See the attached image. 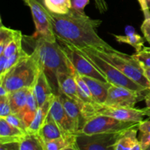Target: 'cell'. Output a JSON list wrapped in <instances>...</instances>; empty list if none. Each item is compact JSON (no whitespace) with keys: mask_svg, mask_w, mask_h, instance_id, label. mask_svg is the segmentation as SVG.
Segmentation results:
<instances>
[{"mask_svg":"<svg viewBox=\"0 0 150 150\" xmlns=\"http://www.w3.org/2000/svg\"><path fill=\"white\" fill-rule=\"evenodd\" d=\"M46 10L59 40L78 48L89 47L103 51H116L98 35V29L102 23L101 20L92 19L72 8L66 14L54 13L47 8Z\"/></svg>","mask_w":150,"mask_h":150,"instance_id":"6da1fadb","label":"cell"},{"mask_svg":"<svg viewBox=\"0 0 150 150\" xmlns=\"http://www.w3.org/2000/svg\"><path fill=\"white\" fill-rule=\"evenodd\" d=\"M23 41L29 45L36 54L41 67L43 69L54 89V93H59L57 76L59 72L73 74L75 69L64 49L58 41L48 42L40 36H25Z\"/></svg>","mask_w":150,"mask_h":150,"instance_id":"7a4b0ae2","label":"cell"},{"mask_svg":"<svg viewBox=\"0 0 150 150\" xmlns=\"http://www.w3.org/2000/svg\"><path fill=\"white\" fill-rule=\"evenodd\" d=\"M40 68L38 57L32 51L22 58L0 80V84H2L10 92L22 88H32Z\"/></svg>","mask_w":150,"mask_h":150,"instance_id":"3957f363","label":"cell"},{"mask_svg":"<svg viewBox=\"0 0 150 150\" xmlns=\"http://www.w3.org/2000/svg\"><path fill=\"white\" fill-rule=\"evenodd\" d=\"M74 47L79 52H80L82 55L87 58L105 76L107 81L111 84L127 88V89H131V90L136 91V92L145 94L148 98L146 103H147L148 107H150V91L147 90L143 86H140L137 83L133 81V80L129 79L125 75L123 74L120 70H119L117 67L105 61L104 59L101 58L94 51L92 48Z\"/></svg>","mask_w":150,"mask_h":150,"instance_id":"277c9868","label":"cell"},{"mask_svg":"<svg viewBox=\"0 0 150 150\" xmlns=\"http://www.w3.org/2000/svg\"><path fill=\"white\" fill-rule=\"evenodd\" d=\"M92 49L98 56L117 67L127 77L150 91V83L145 76L143 65L133 55H127L117 50L103 51L95 48Z\"/></svg>","mask_w":150,"mask_h":150,"instance_id":"5b68a950","label":"cell"},{"mask_svg":"<svg viewBox=\"0 0 150 150\" xmlns=\"http://www.w3.org/2000/svg\"><path fill=\"white\" fill-rule=\"evenodd\" d=\"M139 122H125L109 116L98 114L89 119L78 133L91 135L95 133H122L137 126Z\"/></svg>","mask_w":150,"mask_h":150,"instance_id":"8992f818","label":"cell"},{"mask_svg":"<svg viewBox=\"0 0 150 150\" xmlns=\"http://www.w3.org/2000/svg\"><path fill=\"white\" fill-rule=\"evenodd\" d=\"M30 8L35 26L36 36H40L48 42H54L57 38L54 32L51 20L42 0H22Z\"/></svg>","mask_w":150,"mask_h":150,"instance_id":"52a82bcc","label":"cell"},{"mask_svg":"<svg viewBox=\"0 0 150 150\" xmlns=\"http://www.w3.org/2000/svg\"><path fill=\"white\" fill-rule=\"evenodd\" d=\"M70 59L73 68L80 75L95 78L103 81H108L105 76L71 44L57 40Z\"/></svg>","mask_w":150,"mask_h":150,"instance_id":"ba28073f","label":"cell"},{"mask_svg":"<svg viewBox=\"0 0 150 150\" xmlns=\"http://www.w3.org/2000/svg\"><path fill=\"white\" fill-rule=\"evenodd\" d=\"M147 100V96L142 92L111 85L103 105L108 107H135L139 101L146 100V102Z\"/></svg>","mask_w":150,"mask_h":150,"instance_id":"9c48e42d","label":"cell"},{"mask_svg":"<svg viewBox=\"0 0 150 150\" xmlns=\"http://www.w3.org/2000/svg\"><path fill=\"white\" fill-rule=\"evenodd\" d=\"M122 133V132L91 135L78 133L77 144L79 150H114V146Z\"/></svg>","mask_w":150,"mask_h":150,"instance_id":"30bf717a","label":"cell"},{"mask_svg":"<svg viewBox=\"0 0 150 150\" xmlns=\"http://www.w3.org/2000/svg\"><path fill=\"white\" fill-rule=\"evenodd\" d=\"M146 109L147 108L139 109L135 107H108L103 105L98 110L97 115L101 114L122 121L140 122L146 116Z\"/></svg>","mask_w":150,"mask_h":150,"instance_id":"8fae6325","label":"cell"},{"mask_svg":"<svg viewBox=\"0 0 150 150\" xmlns=\"http://www.w3.org/2000/svg\"><path fill=\"white\" fill-rule=\"evenodd\" d=\"M49 114L64 133L77 134V131L67 116L59 95H56L53 99Z\"/></svg>","mask_w":150,"mask_h":150,"instance_id":"7c38bea8","label":"cell"},{"mask_svg":"<svg viewBox=\"0 0 150 150\" xmlns=\"http://www.w3.org/2000/svg\"><path fill=\"white\" fill-rule=\"evenodd\" d=\"M32 90L39 107L43 105L48 99L56 95L45 71L42 67L38 73L36 81L32 87Z\"/></svg>","mask_w":150,"mask_h":150,"instance_id":"4fadbf2b","label":"cell"},{"mask_svg":"<svg viewBox=\"0 0 150 150\" xmlns=\"http://www.w3.org/2000/svg\"><path fill=\"white\" fill-rule=\"evenodd\" d=\"M57 79L59 92L74 100L79 107L80 106L81 102L78 92V85L73 75L64 72H59Z\"/></svg>","mask_w":150,"mask_h":150,"instance_id":"5bb4252c","label":"cell"},{"mask_svg":"<svg viewBox=\"0 0 150 150\" xmlns=\"http://www.w3.org/2000/svg\"><path fill=\"white\" fill-rule=\"evenodd\" d=\"M58 95L59 96L60 100H61L63 107H64L67 116L73 122L78 134V133L80 131V130L83 127L85 122H86L83 116H82L80 108L74 100L69 98L68 97L64 95L63 93L59 92Z\"/></svg>","mask_w":150,"mask_h":150,"instance_id":"9a60e30c","label":"cell"},{"mask_svg":"<svg viewBox=\"0 0 150 150\" xmlns=\"http://www.w3.org/2000/svg\"><path fill=\"white\" fill-rule=\"evenodd\" d=\"M81 76L87 84L94 100L98 103L103 105L108 96V89L113 84L108 81H103L95 78Z\"/></svg>","mask_w":150,"mask_h":150,"instance_id":"2e32d148","label":"cell"},{"mask_svg":"<svg viewBox=\"0 0 150 150\" xmlns=\"http://www.w3.org/2000/svg\"><path fill=\"white\" fill-rule=\"evenodd\" d=\"M138 130L139 125L123 131L114 150H142L140 142L137 139Z\"/></svg>","mask_w":150,"mask_h":150,"instance_id":"e0dca14e","label":"cell"},{"mask_svg":"<svg viewBox=\"0 0 150 150\" xmlns=\"http://www.w3.org/2000/svg\"><path fill=\"white\" fill-rule=\"evenodd\" d=\"M26 134V132L14 127L5 119L0 117V144L20 143Z\"/></svg>","mask_w":150,"mask_h":150,"instance_id":"ac0fdd59","label":"cell"},{"mask_svg":"<svg viewBox=\"0 0 150 150\" xmlns=\"http://www.w3.org/2000/svg\"><path fill=\"white\" fill-rule=\"evenodd\" d=\"M45 150H79L77 134L67 133L59 139L45 142Z\"/></svg>","mask_w":150,"mask_h":150,"instance_id":"d6986e66","label":"cell"},{"mask_svg":"<svg viewBox=\"0 0 150 150\" xmlns=\"http://www.w3.org/2000/svg\"><path fill=\"white\" fill-rule=\"evenodd\" d=\"M38 134L45 143V142L59 139V138L62 137L67 133H64L60 128L58 124L56 122L55 120L53 119L51 114H49L43 125L40 129Z\"/></svg>","mask_w":150,"mask_h":150,"instance_id":"ffe728a7","label":"cell"},{"mask_svg":"<svg viewBox=\"0 0 150 150\" xmlns=\"http://www.w3.org/2000/svg\"><path fill=\"white\" fill-rule=\"evenodd\" d=\"M55 95H54L52 98L48 99L43 105L38 108V111H37L33 120L27 127V133H33V134L38 133L40 129L43 125L48 114H49L51 103H52Z\"/></svg>","mask_w":150,"mask_h":150,"instance_id":"44dd1931","label":"cell"},{"mask_svg":"<svg viewBox=\"0 0 150 150\" xmlns=\"http://www.w3.org/2000/svg\"><path fill=\"white\" fill-rule=\"evenodd\" d=\"M30 88H22L10 92L8 95L9 101L13 114L20 115L24 108L27 101V97Z\"/></svg>","mask_w":150,"mask_h":150,"instance_id":"7402d4cb","label":"cell"},{"mask_svg":"<svg viewBox=\"0 0 150 150\" xmlns=\"http://www.w3.org/2000/svg\"><path fill=\"white\" fill-rule=\"evenodd\" d=\"M38 108H39V106H38V101H37L35 95H34L32 88H30L29 93H28L27 101H26V105H25L22 112L19 115V117L26 123L27 127L33 120L34 117H35V114L38 111Z\"/></svg>","mask_w":150,"mask_h":150,"instance_id":"603a6c76","label":"cell"},{"mask_svg":"<svg viewBox=\"0 0 150 150\" xmlns=\"http://www.w3.org/2000/svg\"><path fill=\"white\" fill-rule=\"evenodd\" d=\"M44 144L38 133H27L19 143V150H45Z\"/></svg>","mask_w":150,"mask_h":150,"instance_id":"cb8c5ba5","label":"cell"},{"mask_svg":"<svg viewBox=\"0 0 150 150\" xmlns=\"http://www.w3.org/2000/svg\"><path fill=\"white\" fill-rule=\"evenodd\" d=\"M49 11L57 14H66L72 8V0H42Z\"/></svg>","mask_w":150,"mask_h":150,"instance_id":"d4e9b609","label":"cell"},{"mask_svg":"<svg viewBox=\"0 0 150 150\" xmlns=\"http://www.w3.org/2000/svg\"><path fill=\"white\" fill-rule=\"evenodd\" d=\"M116 40L119 42L127 43L133 46L136 49V52L142 51L144 48V39L138 34L134 33L130 35H113Z\"/></svg>","mask_w":150,"mask_h":150,"instance_id":"484cf974","label":"cell"},{"mask_svg":"<svg viewBox=\"0 0 150 150\" xmlns=\"http://www.w3.org/2000/svg\"><path fill=\"white\" fill-rule=\"evenodd\" d=\"M139 130L140 131L139 142L142 150H147L150 146V120H142L139 124Z\"/></svg>","mask_w":150,"mask_h":150,"instance_id":"4316f807","label":"cell"},{"mask_svg":"<svg viewBox=\"0 0 150 150\" xmlns=\"http://www.w3.org/2000/svg\"><path fill=\"white\" fill-rule=\"evenodd\" d=\"M18 30L6 27L1 23L0 27V54L4 52L6 46L13 40Z\"/></svg>","mask_w":150,"mask_h":150,"instance_id":"83f0119b","label":"cell"},{"mask_svg":"<svg viewBox=\"0 0 150 150\" xmlns=\"http://www.w3.org/2000/svg\"><path fill=\"white\" fill-rule=\"evenodd\" d=\"M22 42H23V35H22L21 32L18 30L13 40L6 46L2 54H4L7 57H10L13 54L23 48H22Z\"/></svg>","mask_w":150,"mask_h":150,"instance_id":"f1b7e54d","label":"cell"},{"mask_svg":"<svg viewBox=\"0 0 150 150\" xmlns=\"http://www.w3.org/2000/svg\"><path fill=\"white\" fill-rule=\"evenodd\" d=\"M27 54L28 53H26V51L22 48V49H21L20 51H17L16 53L13 54V55L9 57L8 58H7V63H6L4 70H3L2 73L0 74V80L2 79L3 78H4V76H5V75L7 74V73H8V72L10 71V70H11V69L13 68V67H14L18 62L22 58H23L25 56L27 55Z\"/></svg>","mask_w":150,"mask_h":150,"instance_id":"f546056e","label":"cell"},{"mask_svg":"<svg viewBox=\"0 0 150 150\" xmlns=\"http://www.w3.org/2000/svg\"><path fill=\"white\" fill-rule=\"evenodd\" d=\"M4 119L10 125H12L14 127H17V128L20 129V130H23V132H26L27 133V125L24 122V121L18 114L12 113L11 114L6 117Z\"/></svg>","mask_w":150,"mask_h":150,"instance_id":"4dcf8cb0","label":"cell"},{"mask_svg":"<svg viewBox=\"0 0 150 150\" xmlns=\"http://www.w3.org/2000/svg\"><path fill=\"white\" fill-rule=\"evenodd\" d=\"M133 56L143 67H150V48L149 47H144L142 51L136 52Z\"/></svg>","mask_w":150,"mask_h":150,"instance_id":"1f68e13d","label":"cell"},{"mask_svg":"<svg viewBox=\"0 0 150 150\" xmlns=\"http://www.w3.org/2000/svg\"><path fill=\"white\" fill-rule=\"evenodd\" d=\"M12 113L8 96L0 97V117L5 118Z\"/></svg>","mask_w":150,"mask_h":150,"instance_id":"d6a6232c","label":"cell"},{"mask_svg":"<svg viewBox=\"0 0 150 150\" xmlns=\"http://www.w3.org/2000/svg\"><path fill=\"white\" fill-rule=\"evenodd\" d=\"M89 3V0H72V9L80 14L86 15L84 8Z\"/></svg>","mask_w":150,"mask_h":150,"instance_id":"836d02e7","label":"cell"},{"mask_svg":"<svg viewBox=\"0 0 150 150\" xmlns=\"http://www.w3.org/2000/svg\"><path fill=\"white\" fill-rule=\"evenodd\" d=\"M141 29L144 37V39L150 45V18H146L144 19L143 23L141 26Z\"/></svg>","mask_w":150,"mask_h":150,"instance_id":"e575fe53","label":"cell"},{"mask_svg":"<svg viewBox=\"0 0 150 150\" xmlns=\"http://www.w3.org/2000/svg\"><path fill=\"white\" fill-rule=\"evenodd\" d=\"M96 8L100 13H104L108 10V5L105 0H94Z\"/></svg>","mask_w":150,"mask_h":150,"instance_id":"d590c367","label":"cell"},{"mask_svg":"<svg viewBox=\"0 0 150 150\" xmlns=\"http://www.w3.org/2000/svg\"><path fill=\"white\" fill-rule=\"evenodd\" d=\"M142 10L143 11L144 14L145 18H150V10L148 7L147 3H146V0H138Z\"/></svg>","mask_w":150,"mask_h":150,"instance_id":"8d00e7d4","label":"cell"},{"mask_svg":"<svg viewBox=\"0 0 150 150\" xmlns=\"http://www.w3.org/2000/svg\"><path fill=\"white\" fill-rule=\"evenodd\" d=\"M0 149H18L19 143H8V144H0Z\"/></svg>","mask_w":150,"mask_h":150,"instance_id":"74e56055","label":"cell"},{"mask_svg":"<svg viewBox=\"0 0 150 150\" xmlns=\"http://www.w3.org/2000/svg\"><path fill=\"white\" fill-rule=\"evenodd\" d=\"M7 58L8 57H6L4 54H0V74L3 72L5 67L6 63H7Z\"/></svg>","mask_w":150,"mask_h":150,"instance_id":"f35d334b","label":"cell"},{"mask_svg":"<svg viewBox=\"0 0 150 150\" xmlns=\"http://www.w3.org/2000/svg\"><path fill=\"white\" fill-rule=\"evenodd\" d=\"M10 92L2 84H0V97L8 96Z\"/></svg>","mask_w":150,"mask_h":150,"instance_id":"ab89813d","label":"cell"},{"mask_svg":"<svg viewBox=\"0 0 150 150\" xmlns=\"http://www.w3.org/2000/svg\"><path fill=\"white\" fill-rule=\"evenodd\" d=\"M125 33L126 35H132V34L136 33V32H135V29H133V26H127L125 29Z\"/></svg>","mask_w":150,"mask_h":150,"instance_id":"60d3db41","label":"cell"},{"mask_svg":"<svg viewBox=\"0 0 150 150\" xmlns=\"http://www.w3.org/2000/svg\"><path fill=\"white\" fill-rule=\"evenodd\" d=\"M144 74L150 83V67H144Z\"/></svg>","mask_w":150,"mask_h":150,"instance_id":"b9f144b4","label":"cell"},{"mask_svg":"<svg viewBox=\"0 0 150 150\" xmlns=\"http://www.w3.org/2000/svg\"><path fill=\"white\" fill-rule=\"evenodd\" d=\"M146 116L149 117L150 118V107H147V109H146Z\"/></svg>","mask_w":150,"mask_h":150,"instance_id":"7bdbcfd3","label":"cell"},{"mask_svg":"<svg viewBox=\"0 0 150 150\" xmlns=\"http://www.w3.org/2000/svg\"><path fill=\"white\" fill-rule=\"evenodd\" d=\"M146 3H147V5L149 9L150 10V0H146Z\"/></svg>","mask_w":150,"mask_h":150,"instance_id":"ee69618b","label":"cell"},{"mask_svg":"<svg viewBox=\"0 0 150 150\" xmlns=\"http://www.w3.org/2000/svg\"><path fill=\"white\" fill-rule=\"evenodd\" d=\"M147 150H150V146H149V147L147 149Z\"/></svg>","mask_w":150,"mask_h":150,"instance_id":"f6af8a7d","label":"cell"}]
</instances>
